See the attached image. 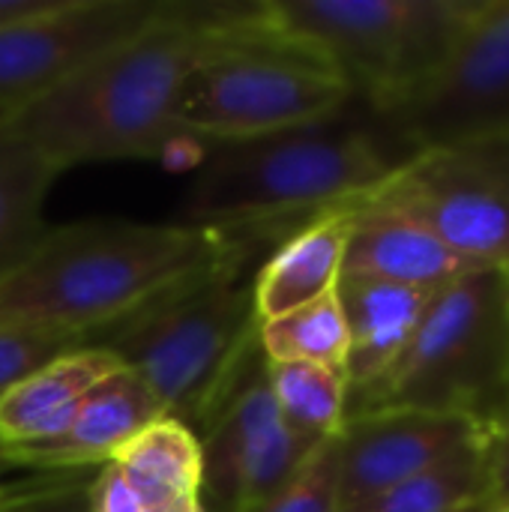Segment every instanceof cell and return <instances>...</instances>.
Segmentation results:
<instances>
[{
  "label": "cell",
  "instance_id": "6da1fadb",
  "mask_svg": "<svg viewBox=\"0 0 509 512\" xmlns=\"http://www.w3.org/2000/svg\"><path fill=\"white\" fill-rule=\"evenodd\" d=\"M246 3H171L126 42L48 93L0 114V126L57 171L84 162L153 159L177 138L189 75Z\"/></svg>",
  "mask_w": 509,
  "mask_h": 512
},
{
  "label": "cell",
  "instance_id": "7a4b0ae2",
  "mask_svg": "<svg viewBox=\"0 0 509 512\" xmlns=\"http://www.w3.org/2000/svg\"><path fill=\"white\" fill-rule=\"evenodd\" d=\"M240 249L270 246L237 228L192 222L87 219L48 228L0 282V327L84 345Z\"/></svg>",
  "mask_w": 509,
  "mask_h": 512
},
{
  "label": "cell",
  "instance_id": "3957f363",
  "mask_svg": "<svg viewBox=\"0 0 509 512\" xmlns=\"http://www.w3.org/2000/svg\"><path fill=\"white\" fill-rule=\"evenodd\" d=\"M396 144L387 126L375 132L342 114L219 144L189 186L183 222L255 231L279 246L315 216L372 195L405 162Z\"/></svg>",
  "mask_w": 509,
  "mask_h": 512
},
{
  "label": "cell",
  "instance_id": "277c9868",
  "mask_svg": "<svg viewBox=\"0 0 509 512\" xmlns=\"http://www.w3.org/2000/svg\"><path fill=\"white\" fill-rule=\"evenodd\" d=\"M258 255V249L234 252L84 345L114 351L147 384L165 417L201 435L258 351L261 321L252 291Z\"/></svg>",
  "mask_w": 509,
  "mask_h": 512
},
{
  "label": "cell",
  "instance_id": "5b68a950",
  "mask_svg": "<svg viewBox=\"0 0 509 512\" xmlns=\"http://www.w3.org/2000/svg\"><path fill=\"white\" fill-rule=\"evenodd\" d=\"M351 99V84L321 48L273 24L267 0L246 3L189 75L177 135L252 141L336 117Z\"/></svg>",
  "mask_w": 509,
  "mask_h": 512
},
{
  "label": "cell",
  "instance_id": "8992f818",
  "mask_svg": "<svg viewBox=\"0 0 509 512\" xmlns=\"http://www.w3.org/2000/svg\"><path fill=\"white\" fill-rule=\"evenodd\" d=\"M509 399V276L474 270L441 291L399 360L348 393L345 420L372 411L465 414L492 429Z\"/></svg>",
  "mask_w": 509,
  "mask_h": 512
},
{
  "label": "cell",
  "instance_id": "52a82bcc",
  "mask_svg": "<svg viewBox=\"0 0 509 512\" xmlns=\"http://www.w3.org/2000/svg\"><path fill=\"white\" fill-rule=\"evenodd\" d=\"M474 0H267L282 30L321 48L375 114L429 75Z\"/></svg>",
  "mask_w": 509,
  "mask_h": 512
},
{
  "label": "cell",
  "instance_id": "ba28073f",
  "mask_svg": "<svg viewBox=\"0 0 509 512\" xmlns=\"http://www.w3.org/2000/svg\"><path fill=\"white\" fill-rule=\"evenodd\" d=\"M363 201L423 225L474 267L509 276V135L420 150Z\"/></svg>",
  "mask_w": 509,
  "mask_h": 512
},
{
  "label": "cell",
  "instance_id": "9c48e42d",
  "mask_svg": "<svg viewBox=\"0 0 509 512\" xmlns=\"http://www.w3.org/2000/svg\"><path fill=\"white\" fill-rule=\"evenodd\" d=\"M378 120L411 156L509 135V0H474L441 63Z\"/></svg>",
  "mask_w": 509,
  "mask_h": 512
},
{
  "label": "cell",
  "instance_id": "30bf717a",
  "mask_svg": "<svg viewBox=\"0 0 509 512\" xmlns=\"http://www.w3.org/2000/svg\"><path fill=\"white\" fill-rule=\"evenodd\" d=\"M198 441L204 512H252L318 450L282 423L261 348L249 357Z\"/></svg>",
  "mask_w": 509,
  "mask_h": 512
},
{
  "label": "cell",
  "instance_id": "8fae6325",
  "mask_svg": "<svg viewBox=\"0 0 509 512\" xmlns=\"http://www.w3.org/2000/svg\"><path fill=\"white\" fill-rule=\"evenodd\" d=\"M489 441L492 429L465 414L396 408L348 417L333 435L339 512L363 510L396 486Z\"/></svg>",
  "mask_w": 509,
  "mask_h": 512
},
{
  "label": "cell",
  "instance_id": "7c38bea8",
  "mask_svg": "<svg viewBox=\"0 0 509 512\" xmlns=\"http://www.w3.org/2000/svg\"><path fill=\"white\" fill-rule=\"evenodd\" d=\"M159 9L162 0H66L45 18L0 30V114L63 84Z\"/></svg>",
  "mask_w": 509,
  "mask_h": 512
},
{
  "label": "cell",
  "instance_id": "4fadbf2b",
  "mask_svg": "<svg viewBox=\"0 0 509 512\" xmlns=\"http://www.w3.org/2000/svg\"><path fill=\"white\" fill-rule=\"evenodd\" d=\"M159 417H165V411L147 390V384L135 372L120 369L81 399L78 411L60 435L0 447V459L3 465H21L51 474L81 471L90 465L102 468Z\"/></svg>",
  "mask_w": 509,
  "mask_h": 512
},
{
  "label": "cell",
  "instance_id": "5bb4252c",
  "mask_svg": "<svg viewBox=\"0 0 509 512\" xmlns=\"http://www.w3.org/2000/svg\"><path fill=\"white\" fill-rule=\"evenodd\" d=\"M474 270L480 267L456 255L423 225L369 201L354 204L342 276L441 294Z\"/></svg>",
  "mask_w": 509,
  "mask_h": 512
},
{
  "label": "cell",
  "instance_id": "9a60e30c",
  "mask_svg": "<svg viewBox=\"0 0 509 512\" xmlns=\"http://www.w3.org/2000/svg\"><path fill=\"white\" fill-rule=\"evenodd\" d=\"M120 369V357L102 345H78L33 369L0 393V447L60 435L81 399Z\"/></svg>",
  "mask_w": 509,
  "mask_h": 512
},
{
  "label": "cell",
  "instance_id": "2e32d148",
  "mask_svg": "<svg viewBox=\"0 0 509 512\" xmlns=\"http://www.w3.org/2000/svg\"><path fill=\"white\" fill-rule=\"evenodd\" d=\"M351 219L354 204L327 210L297 228L258 264L252 291L261 324L336 291L351 237Z\"/></svg>",
  "mask_w": 509,
  "mask_h": 512
},
{
  "label": "cell",
  "instance_id": "e0dca14e",
  "mask_svg": "<svg viewBox=\"0 0 509 512\" xmlns=\"http://www.w3.org/2000/svg\"><path fill=\"white\" fill-rule=\"evenodd\" d=\"M348 324V393L375 384L408 348L438 294L378 279L342 276L336 285Z\"/></svg>",
  "mask_w": 509,
  "mask_h": 512
},
{
  "label": "cell",
  "instance_id": "ac0fdd59",
  "mask_svg": "<svg viewBox=\"0 0 509 512\" xmlns=\"http://www.w3.org/2000/svg\"><path fill=\"white\" fill-rule=\"evenodd\" d=\"M108 465L117 468L129 489L153 512L201 498V441L171 417H159L141 429Z\"/></svg>",
  "mask_w": 509,
  "mask_h": 512
},
{
  "label": "cell",
  "instance_id": "d6986e66",
  "mask_svg": "<svg viewBox=\"0 0 509 512\" xmlns=\"http://www.w3.org/2000/svg\"><path fill=\"white\" fill-rule=\"evenodd\" d=\"M57 168L0 126V282L36 249L45 225V198Z\"/></svg>",
  "mask_w": 509,
  "mask_h": 512
},
{
  "label": "cell",
  "instance_id": "ffe728a7",
  "mask_svg": "<svg viewBox=\"0 0 509 512\" xmlns=\"http://www.w3.org/2000/svg\"><path fill=\"white\" fill-rule=\"evenodd\" d=\"M282 423L309 447L327 444L345 423L348 375L318 363H267Z\"/></svg>",
  "mask_w": 509,
  "mask_h": 512
},
{
  "label": "cell",
  "instance_id": "44dd1931",
  "mask_svg": "<svg viewBox=\"0 0 509 512\" xmlns=\"http://www.w3.org/2000/svg\"><path fill=\"white\" fill-rule=\"evenodd\" d=\"M495 507L489 444H480L396 486L357 512H492Z\"/></svg>",
  "mask_w": 509,
  "mask_h": 512
},
{
  "label": "cell",
  "instance_id": "7402d4cb",
  "mask_svg": "<svg viewBox=\"0 0 509 512\" xmlns=\"http://www.w3.org/2000/svg\"><path fill=\"white\" fill-rule=\"evenodd\" d=\"M348 345V324L336 291L258 327V348L267 363H318L345 372Z\"/></svg>",
  "mask_w": 509,
  "mask_h": 512
},
{
  "label": "cell",
  "instance_id": "603a6c76",
  "mask_svg": "<svg viewBox=\"0 0 509 512\" xmlns=\"http://www.w3.org/2000/svg\"><path fill=\"white\" fill-rule=\"evenodd\" d=\"M252 512H339L333 438L321 444L279 492H273Z\"/></svg>",
  "mask_w": 509,
  "mask_h": 512
},
{
  "label": "cell",
  "instance_id": "cb8c5ba5",
  "mask_svg": "<svg viewBox=\"0 0 509 512\" xmlns=\"http://www.w3.org/2000/svg\"><path fill=\"white\" fill-rule=\"evenodd\" d=\"M78 348V342L54 333H33V330H6L0 327V393L12 384L27 378L33 369L45 366L63 351Z\"/></svg>",
  "mask_w": 509,
  "mask_h": 512
},
{
  "label": "cell",
  "instance_id": "d4e9b609",
  "mask_svg": "<svg viewBox=\"0 0 509 512\" xmlns=\"http://www.w3.org/2000/svg\"><path fill=\"white\" fill-rule=\"evenodd\" d=\"M3 512H93V480L69 477V471L27 480L21 498Z\"/></svg>",
  "mask_w": 509,
  "mask_h": 512
},
{
  "label": "cell",
  "instance_id": "484cf974",
  "mask_svg": "<svg viewBox=\"0 0 509 512\" xmlns=\"http://www.w3.org/2000/svg\"><path fill=\"white\" fill-rule=\"evenodd\" d=\"M93 512H153L117 474L114 465H102L93 477Z\"/></svg>",
  "mask_w": 509,
  "mask_h": 512
},
{
  "label": "cell",
  "instance_id": "4316f807",
  "mask_svg": "<svg viewBox=\"0 0 509 512\" xmlns=\"http://www.w3.org/2000/svg\"><path fill=\"white\" fill-rule=\"evenodd\" d=\"M63 3L66 0H0V30L45 18L54 9H60Z\"/></svg>",
  "mask_w": 509,
  "mask_h": 512
},
{
  "label": "cell",
  "instance_id": "83f0119b",
  "mask_svg": "<svg viewBox=\"0 0 509 512\" xmlns=\"http://www.w3.org/2000/svg\"><path fill=\"white\" fill-rule=\"evenodd\" d=\"M489 468H492L498 507L509 504V432L507 435H492V441H489Z\"/></svg>",
  "mask_w": 509,
  "mask_h": 512
},
{
  "label": "cell",
  "instance_id": "f1b7e54d",
  "mask_svg": "<svg viewBox=\"0 0 509 512\" xmlns=\"http://www.w3.org/2000/svg\"><path fill=\"white\" fill-rule=\"evenodd\" d=\"M0 468H3V459H0ZM27 489V483H18V486H9V483H0V512L6 510V507H12L18 498H21V492Z\"/></svg>",
  "mask_w": 509,
  "mask_h": 512
},
{
  "label": "cell",
  "instance_id": "f546056e",
  "mask_svg": "<svg viewBox=\"0 0 509 512\" xmlns=\"http://www.w3.org/2000/svg\"><path fill=\"white\" fill-rule=\"evenodd\" d=\"M509 432V399L507 405L501 408V414L495 417V423H492V435H507Z\"/></svg>",
  "mask_w": 509,
  "mask_h": 512
},
{
  "label": "cell",
  "instance_id": "4dcf8cb0",
  "mask_svg": "<svg viewBox=\"0 0 509 512\" xmlns=\"http://www.w3.org/2000/svg\"><path fill=\"white\" fill-rule=\"evenodd\" d=\"M165 512H204V507H201V498H192V501H183V504H177V507Z\"/></svg>",
  "mask_w": 509,
  "mask_h": 512
},
{
  "label": "cell",
  "instance_id": "1f68e13d",
  "mask_svg": "<svg viewBox=\"0 0 509 512\" xmlns=\"http://www.w3.org/2000/svg\"><path fill=\"white\" fill-rule=\"evenodd\" d=\"M492 512H509V504H501V507H495Z\"/></svg>",
  "mask_w": 509,
  "mask_h": 512
}]
</instances>
